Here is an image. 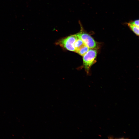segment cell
<instances>
[{
  "mask_svg": "<svg viewBox=\"0 0 139 139\" xmlns=\"http://www.w3.org/2000/svg\"><path fill=\"white\" fill-rule=\"evenodd\" d=\"M85 45V44L82 40L78 37L74 44L75 51L76 53L79 50Z\"/></svg>",
  "mask_w": 139,
  "mask_h": 139,
  "instance_id": "4",
  "label": "cell"
},
{
  "mask_svg": "<svg viewBox=\"0 0 139 139\" xmlns=\"http://www.w3.org/2000/svg\"><path fill=\"white\" fill-rule=\"evenodd\" d=\"M89 48L85 45L81 48L76 52L79 55L83 56L88 51Z\"/></svg>",
  "mask_w": 139,
  "mask_h": 139,
  "instance_id": "5",
  "label": "cell"
},
{
  "mask_svg": "<svg viewBox=\"0 0 139 139\" xmlns=\"http://www.w3.org/2000/svg\"><path fill=\"white\" fill-rule=\"evenodd\" d=\"M128 25L132 31L137 35L138 36L139 35V27L132 24L129 23L128 24Z\"/></svg>",
  "mask_w": 139,
  "mask_h": 139,
  "instance_id": "6",
  "label": "cell"
},
{
  "mask_svg": "<svg viewBox=\"0 0 139 139\" xmlns=\"http://www.w3.org/2000/svg\"><path fill=\"white\" fill-rule=\"evenodd\" d=\"M97 55L96 50L93 49H89L88 51L83 56V61L84 67L86 71L88 73L93 64Z\"/></svg>",
  "mask_w": 139,
  "mask_h": 139,
  "instance_id": "1",
  "label": "cell"
},
{
  "mask_svg": "<svg viewBox=\"0 0 139 139\" xmlns=\"http://www.w3.org/2000/svg\"><path fill=\"white\" fill-rule=\"evenodd\" d=\"M76 34L89 48L93 49L96 47L97 43L94 40L89 34L84 32L82 30Z\"/></svg>",
  "mask_w": 139,
  "mask_h": 139,
  "instance_id": "3",
  "label": "cell"
},
{
  "mask_svg": "<svg viewBox=\"0 0 139 139\" xmlns=\"http://www.w3.org/2000/svg\"><path fill=\"white\" fill-rule=\"evenodd\" d=\"M130 24L139 27V20H136L130 23Z\"/></svg>",
  "mask_w": 139,
  "mask_h": 139,
  "instance_id": "7",
  "label": "cell"
},
{
  "mask_svg": "<svg viewBox=\"0 0 139 139\" xmlns=\"http://www.w3.org/2000/svg\"><path fill=\"white\" fill-rule=\"evenodd\" d=\"M77 38L76 34L72 35L61 40L58 44L68 50L75 51L74 44Z\"/></svg>",
  "mask_w": 139,
  "mask_h": 139,
  "instance_id": "2",
  "label": "cell"
}]
</instances>
